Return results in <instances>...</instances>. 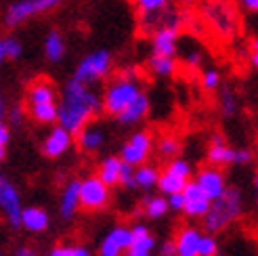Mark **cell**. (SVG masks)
Returning <instances> with one entry per match:
<instances>
[{
	"label": "cell",
	"mask_w": 258,
	"mask_h": 256,
	"mask_svg": "<svg viewBox=\"0 0 258 256\" xmlns=\"http://www.w3.org/2000/svg\"><path fill=\"white\" fill-rule=\"evenodd\" d=\"M23 55V44L15 36L0 38V61H17Z\"/></svg>",
	"instance_id": "cell-31"
},
{
	"label": "cell",
	"mask_w": 258,
	"mask_h": 256,
	"mask_svg": "<svg viewBox=\"0 0 258 256\" xmlns=\"http://www.w3.org/2000/svg\"><path fill=\"white\" fill-rule=\"evenodd\" d=\"M200 84L206 93H212V91H221L223 88V76L218 70L214 68H208V70H204L202 76H200Z\"/></svg>",
	"instance_id": "cell-34"
},
{
	"label": "cell",
	"mask_w": 258,
	"mask_h": 256,
	"mask_svg": "<svg viewBox=\"0 0 258 256\" xmlns=\"http://www.w3.org/2000/svg\"><path fill=\"white\" fill-rule=\"evenodd\" d=\"M256 149H258V143H256Z\"/></svg>",
	"instance_id": "cell-48"
},
{
	"label": "cell",
	"mask_w": 258,
	"mask_h": 256,
	"mask_svg": "<svg viewBox=\"0 0 258 256\" xmlns=\"http://www.w3.org/2000/svg\"><path fill=\"white\" fill-rule=\"evenodd\" d=\"M206 231L202 229L187 225L180 227L176 235H174V244H176V256H200V244Z\"/></svg>",
	"instance_id": "cell-19"
},
{
	"label": "cell",
	"mask_w": 258,
	"mask_h": 256,
	"mask_svg": "<svg viewBox=\"0 0 258 256\" xmlns=\"http://www.w3.org/2000/svg\"><path fill=\"white\" fill-rule=\"evenodd\" d=\"M105 143H107V133H105V128L97 122L84 126L82 131L76 135V145H78V149L82 153H97L103 149Z\"/></svg>",
	"instance_id": "cell-18"
},
{
	"label": "cell",
	"mask_w": 258,
	"mask_h": 256,
	"mask_svg": "<svg viewBox=\"0 0 258 256\" xmlns=\"http://www.w3.org/2000/svg\"><path fill=\"white\" fill-rule=\"evenodd\" d=\"M50 227V216L42 206H28L23 210V231L40 235Z\"/></svg>",
	"instance_id": "cell-23"
},
{
	"label": "cell",
	"mask_w": 258,
	"mask_h": 256,
	"mask_svg": "<svg viewBox=\"0 0 258 256\" xmlns=\"http://www.w3.org/2000/svg\"><path fill=\"white\" fill-rule=\"evenodd\" d=\"M183 196H185V210H183V214L187 216V219H191V221H204L206 214H208V210H210V206H212V200L208 198V194H206V191L196 181H191L185 187Z\"/></svg>",
	"instance_id": "cell-14"
},
{
	"label": "cell",
	"mask_w": 258,
	"mask_h": 256,
	"mask_svg": "<svg viewBox=\"0 0 258 256\" xmlns=\"http://www.w3.org/2000/svg\"><path fill=\"white\" fill-rule=\"evenodd\" d=\"M196 178L193 166L185 158H174L170 162L164 164L162 174H160V183H158V194L162 196H174V194H183L185 187Z\"/></svg>",
	"instance_id": "cell-6"
},
{
	"label": "cell",
	"mask_w": 258,
	"mask_h": 256,
	"mask_svg": "<svg viewBox=\"0 0 258 256\" xmlns=\"http://www.w3.org/2000/svg\"><path fill=\"white\" fill-rule=\"evenodd\" d=\"M25 105H13L7 109V124L9 126H17L23 122V116H25Z\"/></svg>",
	"instance_id": "cell-37"
},
{
	"label": "cell",
	"mask_w": 258,
	"mask_h": 256,
	"mask_svg": "<svg viewBox=\"0 0 258 256\" xmlns=\"http://www.w3.org/2000/svg\"><path fill=\"white\" fill-rule=\"evenodd\" d=\"M111 74V53L105 48H99L88 53L74 72V78L88 86H97L103 80H107Z\"/></svg>",
	"instance_id": "cell-8"
},
{
	"label": "cell",
	"mask_w": 258,
	"mask_h": 256,
	"mask_svg": "<svg viewBox=\"0 0 258 256\" xmlns=\"http://www.w3.org/2000/svg\"><path fill=\"white\" fill-rule=\"evenodd\" d=\"M156 151L164 162H170L174 158H180V141L176 135H162L156 141Z\"/></svg>",
	"instance_id": "cell-30"
},
{
	"label": "cell",
	"mask_w": 258,
	"mask_h": 256,
	"mask_svg": "<svg viewBox=\"0 0 258 256\" xmlns=\"http://www.w3.org/2000/svg\"><path fill=\"white\" fill-rule=\"evenodd\" d=\"M254 162V151L250 147H237L235 153V166H248Z\"/></svg>",
	"instance_id": "cell-39"
},
{
	"label": "cell",
	"mask_w": 258,
	"mask_h": 256,
	"mask_svg": "<svg viewBox=\"0 0 258 256\" xmlns=\"http://www.w3.org/2000/svg\"><path fill=\"white\" fill-rule=\"evenodd\" d=\"M200 13L206 25L221 40H231L239 30L237 11L229 0H204Z\"/></svg>",
	"instance_id": "cell-5"
},
{
	"label": "cell",
	"mask_w": 258,
	"mask_h": 256,
	"mask_svg": "<svg viewBox=\"0 0 258 256\" xmlns=\"http://www.w3.org/2000/svg\"><path fill=\"white\" fill-rule=\"evenodd\" d=\"M13 256H44V254H40V250H36L32 246H17L13 250Z\"/></svg>",
	"instance_id": "cell-43"
},
{
	"label": "cell",
	"mask_w": 258,
	"mask_h": 256,
	"mask_svg": "<svg viewBox=\"0 0 258 256\" xmlns=\"http://www.w3.org/2000/svg\"><path fill=\"white\" fill-rule=\"evenodd\" d=\"M185 63H187V68H191V70H200L202 63H204V55L200 53L198 48H193L185 55Z\"/></svg>",
	"instance_id": "cell-40"
},
{
	"label": "cell",
	"mask_w": 258,
	"mask_h": 256,
	"mask_svg": "<svg viewBox=\"0 0 258 256\" xmlns=\"http://www.w3.org/2000/svg\"><path fill=\"white\" fill-rule=\"evenodd\" d=\"M252 198H254V204H256V208H258V168L252 176Z\"/></svg>",
	"instance_id": "cell-46"
},
{
	"label": "cell",
	"mask_w": 258,
	"mask_h": 256,
	"mask_svg": "<svg viewBox=\"0 0 258 256\" xmlns=\"http://www.w3.org/2000/svg\"><path fill=\"white\" fill-rule=\"evenodd\" d=\"M149 109H151V103H149V97L143 93L141 95L135 103L128 107L120 118H115V122H118L120 126H135V124H141L145 118H147V113H149Z\"/></svg>",
	"instance_id": "cell-25"
},
{
	"label": "cell",
	"mask_w": 258,
	"mask_h": 256,
	"mask_svg": "<svg viewBox=\"0 0 258 256\" xmlns=\"http://www.w3.org/2000/svg\"><path fill=\"white\" fill-rule=\"evenodd\" d=\"M46 256H90V250L82 244H74V241H68V244H57L48 250Z\"/></svg>",
	"instance_id": "cell-33"
},
{
	"label": "cell",
	"mask_w": 258,
	"mask_h": 256,
	"mask_svg": "<svg viewBox=\"0 0 258 256\" xmlns=\"http://www.w3.org/2000/svg\"><path fill=\"white\" fill-rule=\"evenodd\" d=\"M133 246L128 248L126 256H151L156 250V235L145 223H135L133 225Z\"/></svg>",
	"instance_id": "cell-20"
},
{
	"label": "cell",
	"mask_w": 258,
	"mask_h": 256,
	"mask_svg": "<svg viewBox=\"0 0 258 256\" xmlns=\"http://www.w3.org/2000/svg\"><path fill=\"white\" fill-rule=\"evenodd\" d=\"M176 3L185 9V7H191V5H193V0H176Z\"/></svg>",
	"instance_id": "cell-47"
},
{
	"label": "cell",
	"mask_w": 258,
	"mask_h": 256,
	"mask_svg": "<svg viewBox=\"0 0 258 256\" xmlns=\"http://www.w3.org/2000/svg\"><path fill=\"white\" fill-rule=\"evenodd\" d=\"M120 185L128 191H135L139 189L137 187V178H135V166H128L124 164V168H122V178H120Z\"/></svg>",
	"instance_id": "cell-36"
},
{
	"label": "cell",
	"mask_w": 258,
	"mask_h": 256,
	"mask_svg": "<svg viewBox=\"0 0 258 256\" xmlns=\"http://www.w3.org/2000/svg\"><path fill=\"white\" fill-rule=\"evenodd\" d=\"M168 204H170V212H180V214H183V210H185V196L183 194L168 196Z\"/></svg>",
	"instance_id": "cell-41"
},
{
	"label": "cell",
	"mask_w": 258,
	"mask_h": 256,
	"mask_svg": "<svg viewBox=\"0 0 258 256\" xmlns=\"http://www.w3.org/2000/svg\"><path fill=\"white\" fill-rule=\"evenodd\" d=\"M235 3L248 13H258V0H235Z\"/></svg>",
	"instance_id": "cell-45"
},
{
	"label": "cell",
	"mask_w": 258,
	"mask_h": 256,
	"mask_svg": "<svg viewBox=\"0 0 258 256\" xmlns=\"http://www.w3.org/2000/svg\"><path fill=\"white\" fill-rule=\"evenodd\" d=\"M250 63L254 70H258V38L250 42Z\"/></svg>",
	"instance_id": "cell-44"
},
{
	"label": "cell",
	"mask_w": 258,
	"mask_h": 256,
	"mask_svg": "<svg viewBox=\"0 0 258 256\" xmlns=\"http://www.w3.org/2000/svg\"><path fill=\"white\" fill-rule=\"evenodd\" d=\"M74 143H76V135L70 133L66 126L55 124V126H50L48 133L44 135L40 149H42V156L44 158L59 160V158H63L74 147Z\"/></svg>",
	"instance_id": "cell-12"
},
{
	"label": "cell",
	"mask_w": 258,
	"mask_h": 256,
	"mask_svg": "<svg viewBox=\"0 0 258 256\" xmlns=\"http://www.w3.org/2000/svg\"><path fill=\"white\" fill-rule=\"evenodd\" d=\"M243 212H246V200L239 187H231L225 191L221 198H216L212 202V206L206 214L204 223V231L206 233H223L229 227H233L237 221H241Z\"/></svg>",
	"instance_id": "cell-3"
},
{
	"label": "cell",
	"mask_w": 258,
	"mask_h": 256,
	"mask_svg": "<svg viewBox=\"0 0 258 256\" xmlns=\"http://www.w3.org/2000/svg\"><path fill=\"white\" fill-rule=\"evenodd\" d=\"M206 194L208 198L214 202L216 198H221L225 191L229 189V183H227V176H225V170L223 168H216V166H210L206 164L196 172V178H193Z\"/></svg>",
	"instance_id": "cell-15"
},
{
	"label": "cell",
	"mask_w": 258,
	"mask_h": 256,
	"mask_svg": "<svg viewBox=\"0 0 258 256\" xmlns=\"http://www.w3.org/2000/svg\"><path fill=\"white\" fill-rule=\"evenodd\" d=\"M103 111V95L95 91L74 76L63 84L59 99V124L66 126L70 133L78 135L84 126L93 124L95 118Z\"/></svg>",
	"instance_id": "cell-1"
},
{
	"label": "cell",
	"mask_w": 258,
	"mask_h": 256,
	"mask_svg": "<svg viewBox=\"0 0 258 256\" xmlns=\"http://www.w3.org/2000/svg\"><path fill=\"white\" fill-rule=\"evenodd\" d=\"M133 5L137 7L139 17H151V15H160V13L168 11L172 5L170 0H133Z\"/></svg>",
	"instance_id": "cell-32"
},
{
	"label": "cell",
	"mask_w": 258,
	"mask_h": 256,
	"mask_svg": "<svg viewBox=\"0 0 258 256\" xmlns=\"http://www.w3.org/2000/svg\"><path fill=\"white\" fill-rule=\"evenodd\" d=\"M0 210L7 225L13 231H19L23 229V202H21V194L15 187V183L9 181L7 176L0 178Z\"/></svg>",
	"instance_id": "cell-11"
},
{
	"label": "cell",
	"mask_w": 258,
	"mask_h": 256,
	"mask_svg": "<svg viewBox=\"0 0 258 256\" xmlns=\"http://www.w3.org/2000/svg\"><path fill=\"white\" fill-rule=\"evenodd\" d=\"M178 30L174 28H160L151 36V55L176 57L178 50Z\"/></svg>",
	"instance_id": "cell-21"
},
{
	"label": "cell",
	"mask_w": 258,
	"mask_h": 256,
	"mask_svg": "<svg viewBox=\"0 0 258 256\" xmlns=\"http://www.w3.org/2000/svg\"><path fill=\"white\" fill-rule=\"evenodd\" d=\"M111 204V187L105 185L97 174L80 178V206L84 212H103Z\"/></svg>",
	"instance_id": "cell-9"
},
{
	"label": "cell",
	"mask_w": 258,
	"mask_h": 256,
	"mask_svg": "<svg viewBox=\"0 0 258 256\" xmlns=\"http://www.w3.org/2000/svg\"><path fill=\"white\" fill-rule=\"evenodd\" d=\"M11 143V126L7 122L0 124V160L7 158V149Z\"/></svg>",
	"instance_id": "cell-38"
},
{
	"label": "cell",
	"mask_w": 258,
	"mask_h": 256,
	"mask_svg": "<svg viewBox=\"0 0 258 256\" xmlns=\"http://www.w3.org/2000/svg\"><path fill=\"white\" fill-rule=\"evenodd\" d=\"M61 3L63 0H13L5 11V28L17 30L25 21L55 11Z\"/></svg>",
	"instance_id": "cell-7"
},
{
	"label": "cell",
	"mask_w": 258,
	"mask_h": 256,
	"mask_svg": "<svg viewBox=\"0 0 258 256\" xmlns=\"http://www.w3.org/2000/svg\"><path fill=\"white\" fill-rule=\"evenodd\" d=\"M80 210V178H70L59 196V216L63 221H72Z\"/></svg>",
	"instance_id": "cell-17"
},
{
	"label": "cell",
	"mask_w": 258,
	"mask_h": 256,
	"mask_svg": "<svg viewBox=\"0 0 258 256\" xmlns=\"http://www.w3.org/2000/svg\"><path fill=\"white\" fill-rule=\"evenodd\" d=\"M158 252H160V256H176V244H174V239L162 241V244L158 246Z\"/></svg>",
	"instance_id": "cell-42"
},
{
	"label": "cell",
	"mask_w": 258,
	"mask_h": 256,
	"mask_svg": "<svg viewBox=\"0 0 258 256\" xmlns=\"http://www.w3.org/2000/svg\"><path fill=\"white\" fill-rule=\"evenodd\" d=\"M235 153H237V147H231L221 133H214L210 137L208 151H206V164L225 170L227 166H235Z\"/></svg>",
	"instance_id": "cell-16"
},
{
	"label": "cell",
	"mask_w": 258,
	"mask_h": 256,
	"mask_svg": "<svg viewBox=\"0 0 258 256\" xmlns=\"http://www.w3.org/2000/svg\"><path fill=\"white\" fill-rule=\"evenodd\" d=\"M122 168H124V160L120 156H107L103 158L97 166V176L101 178L105 185H109L111 189L120 185L122 178Z\"/></svg>",
	"instance_id": "cell-22"
},
{
	"label": "cell",
	"mask_w": 258,
	"mask_h": 256,
	"mask_svg": "<svg viewBox=\"0 0 258 256\" xmlns=\"http://www.w3.org/2000/svg\"><path fill=\"white\" fill-rule=\"evenodd\" d=\"M133 227H126V225H115L113 229L105 233L99 241V248L97 254L99 256H126L128 248L133 246Z\"/></svg>",
	"instance_id": "cell-13"
},
{
	"label": "cell",
	"mask_w": 258,
	"mask_h": 256,
	"mask_svg": "<svg viewBox=\"0 0 258 256\" xmlns=\"http://www.w3.org/2000/svg\"><path fill=\"white\" fill-rule=\"evenodd\" d=\"M160 174L162 170L158 168L156 164H143L139 166V168H135V178H137V187L141 191H151L153 187H158L160 183Z\"/></svg>",
	"instance_id": "cell-27"
},
{
	"label": "cell",
	"mask_w": 258,
	"mask_h": 256,
	"mask_svg": "<svg viewBox=\"0 0 258 256\" xmlns=\"http://www.w3.org/2000/svg\"><path fill=\"white\" fill-rule=\"evenodd\" d=\"M141 95H143V88L137 80V74L133 70L120 72L107 82L103 91V111L111 118H120Z\"/></svg>",
	"instance_id": "cell-4"
},
{
	"label": "cell",
	"mask_w": 258,
	"mask_h": 256,
	"mask_svg": "<svg viewBox=\"0 0 258 256\" xmlns=\"http://www.w3.org/2000/svg\"><path fill=\"white\" fill-rule=\"evenodd\" d=\"M153 149H156V139H153V135L149 131H135L122 143L118 156L124 160V164L139 168V166L149 162Z\"/></svg>",
	"instance_id": "cell-10"
},
{
	"label": "cell",
	"mask_w": 258,
	"mask_h": 256,
	"mask_svg": "<svg viewBox=\"0 0 258 256\" xmlns=\"http://www.w3.org/2000/svg\"><path fill=\"white\" fill-rule=\"evenodd\" d=\"M170 212L168 198L162 194H147L141 202V214L149 221H160Z\"/></svg>",
	"instance_id": "cell-24"
},
{
	"label": "cell",
	"mask_w": 258,
	"mask_h": 256,
	"mask_svg": "<svg viewBox=\"0 0 258 256\" xmlns=\"http://www.w3.org/2000/svg\"><path fill=\"white\" fill-rule=\"evenodd\" d=\"M147 68L153 76L158 78H172L178 70V63L174 57H164V55H151L147 59Z\"/></svg>",
	"instance_id": "cell-28"
},
{
	"label": "cell",
	"mask_w": 258,
	"mask_h": 256,
	"mask_svg": "<svg viewBox=\"0 0 258 256\" xmlns=\"http://www.w3.org/2000/svg\"><path fill=\"white\" fill-rule=\"evenodd\" d=\"M218 254V241L212 233H204L200 244V256H216Z\"/></svg>",
	"instance_id": "cell-35"
},
{
	"label": "cell",
	"mask_w": 258,
	"mask_h": 256,
	"mask_svg": "<svg viewBox=\"0 0 258 256\" xmlns=\"http://www.w3.org/2000/svg\"><path fill=\"white\" fill-rule=\"evenodd\" d=\"M59 99L57 86L48 78H36L30 82L25 91V111L28 116L40 126H55L59 124Z\"/></svg>",
	"instance_id": "cell-2"
},
{
	"label": "cell",
	"mask_w": 258,
	"mask_h": 256,
	"mask_svg": "<svg viewBox=\"0 0 258 256\" xmlns=\"http://www.w3.org/2000/svg\"><path fill=\"white\" fill-rule=\"evenodd\" d=\"M44 55L50 63H59L66 57V40L59 30H50L44 38Z\"/></svg>",
	"instance_id": "cell-29"
},
{
	"label": "cell",
	"mask_w": 258,
	"mask_h": 256,
	"mask_svg": "<svg viewBox=\"0 0 258 256\" xmlns=\"http://www.w3.org/2000/svg\"><path fill=\"white\" fill-rule=\"evenodd\" d=\"M218 111L225 120L235 118L239 113V97L231 86H223L218 91Z\"/></svg>",
	"instance_id": "cell-26"
}]
</instances>
